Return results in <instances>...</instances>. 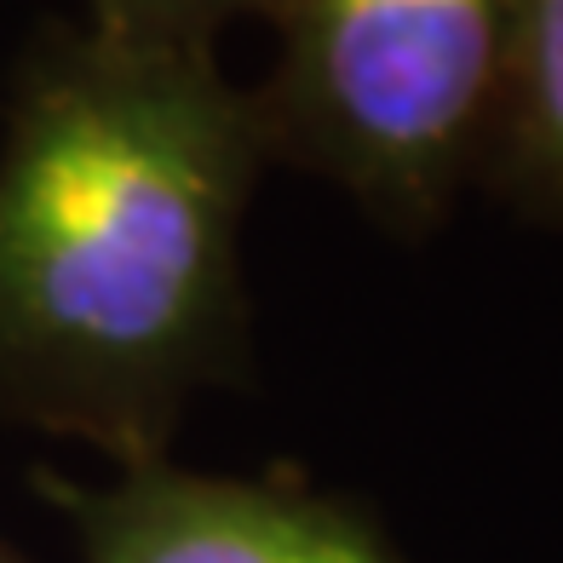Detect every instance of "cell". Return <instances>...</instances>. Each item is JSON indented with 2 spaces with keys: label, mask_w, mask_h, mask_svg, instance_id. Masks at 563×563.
Here are the masks:
<instances>
[{
  "label": "cell",
  "mask_w": 563,
  "mask_h": 563,
  "mask_svg": "<svg viewBox=\"0 0 563 563\" xmlns=\"http://www.w3.org/2000/svg\"><path fill=\"white\" fill-rule=\"evenodd\" d=\"M0 563H18V558H12V552H7V547H0Z\"/></svg>",
  "instance_id": "obj_6"
},
{
  "label": "cell",
  "mask_w": 563,
  "mask_h": 563,
  "mask_svg": "<svg viewBox=\"0 0 563 563\" xmlns=\"http://www.w3.org/2000/svg\"><path fill=\"white\" fill-rule=\"evenodd\" d=\"M472 196H495L506 213L563 230V0H518Z\"/></svg>",
  "instance_id": "obj_4"
},
{
  "label": "cell",
  "mask_w": 563,
  "mask_h": 563,
  "mask_svg": "<svg viewBox=\"0 0 563 563\" xmlns=\"http://www.w3.org/2000/svg\"><path fill=\"white\" fill-rule=\"evenodd\" d=\"M518 0H271L253 81L271 162L426 242L477 190Z\"/></svg>",
  "instance_id": "obj_2"
},
{
  "label": "cell",
  "mask_w": 563,
  "mask_h": 563,
  "mask_svg": "<svg viewBox=\"0 0 563 563\" xmlns=\"http://www.w3.org/2000/svg\"><path fill=\"white\" fill-rule=\"evenodd\" d=\"M81 563H415L351 500L276 477L196 472L178 460L115 466L104 483L41 477Z\"/></svg>",
  "instance_id": "obj_3"
},
{
  "label": "cell",
  "mask_w": 563,
  "mask_h": 563,
  "mask_svg": "<svg viewBox=\"0 0 563 563\" xmlns=\"http://www.w3.org/2000/svg\"><path fill=\"white\" fill-rule=\"evenodd\" d=\"M271 0H81V23L98 35L144 46H208L219 53L224 30L265 23Z\"/></svg>",
  "instance_id": "obj_5"
},
{
  "label": "cell",
  "mask_w": 563,
  "mask_h": 563,
  "mask_svg": "<svg viewBox=\"0 0 563 563\" xmlns=\"http://www.w3.org/2000/svg\"><path fill=\"white\" fill-rule=\"evenodd\" d=\"M253 87L208 46L46 23L0 110V420L115 466L167 460L253 374Z\"/></svg>",
  "instance_id": "obj_1"
}]
</instances>
